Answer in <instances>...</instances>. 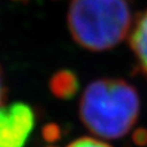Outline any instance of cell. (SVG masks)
Here are the masks:
<instances>
[{"instance_id":"10","label":"cell","mask_w":147,"mask_h":147,"mask_svg":"<svg viewBox=\"0 0 147 147\" xmlns=\"http://www.w3.org/2000/svg\"><path fill=\"white\" fill-rule=\"evenodd\" d=\"M14 1H21V3H24V1H27V0H14Z\"/></svg>"},{"instance_id":"7","label":"cell","mask_w":147,"mask_h":147,"mask_svg":"<svg viewBox=\"0 0 147 147\" xmlns=\"http://www.w3.org/2000/svg\"><path fill=\"white\" fill-rule=\"evenodd\" d=\"M42 136L48 142H55L60 138V129L57 124H48L44 126Z\"/></svg>"},{"instance_id":"9","label":"cell","mask_w":147,"mask_h":147,"mask_svg":"<svg viewBox=\"0 0 147 147\" xmlns=\"http://www.w3.org/2000/svg\"><path fill=\"white\" fill-rule=\"evenodd\" d=\"M5 98H6V89L3 82V78H1V71H0V108L3 107Z\"/></svg>"},{"instance_id":"6","label":"cell","mask_w":147,"mask_h":147,"mask_svg":"<svg viewBox=\"0 0 147 147\" xmlns=\"http://www.w3.org/2000/svg\"><path fill=\"white\" fill-rule=\"evenodd\" d=\"M67 147H111V146L103 142V141L89 138V137H84V138L74 140Z\"/></svg>"},{"instance_id":"2","label":"cell","mask_w":147,"mask_h":147,"mask_svg":"<svg viewBox=\"0 0 147 147\" xmlns=\"http://www.w3.org/2000/svg\"><path fill=\"white\" fill-rule=\"evenodd\" d=\"M131 22L127 0H72L67 15L72 37L90 51L116 47L129 34Z\"/></svg>"},{"instance_id":"4","label":"cell","mask_w":147,"mask_h":147,"mask_svg":"<svg viewBox=\"0 0 147 147\" xmlns=\"http://www.w3.org/2000/svg\"><path fill=\"white\" fill-rule=\"evenodd\" d=\"M130 47L138 60L139 68L147 77V11L137 18L130 36Z\"/></svg>"},{"instance_id":"8","label":"cell","mask_w":147,"mask_h":147,"mask_svg":"<svg viewBox=\"0 0 147 147\" xmlns=\"http://www.w3.org/2000/svg\"><path fill=\"white\" fill-rule=\"evenodd\" d=\"M132 139L134 141V144L139 145V146H145L147 145V130L146 129H138L134 131Z\"/></svg>"},{"instance_id":"1","label":"cell","mask_w":147,"mask_h":147,"mask_svg":"<svg viewBox=\"0 0 147 147\" xmlns=\"http://www.w3.org/2000/svg\"><path fill=\"white\" fill-rule=\"evenodd\" d=\"M139 109V96L132 85L119 79H100L82 94L80 118L95 136L117 139L134 125Z\"/></svg>"},{"instance_id":"3","label":"cell","mask_w":147,"mask_h":147,"mask_svg":"<svg viewBox=\"0 0 147 147\" xmlns=\"http://www.w3.org/2000/svg\"><path fill=\"white\" fill-rule=\"evenodd\" d=\"M35 125L32 109L21 102L0 108V147H23Z\"/></svg>"},{"instance_id":"5","label":"cell","mask_w":147,"mask_h":147,"mask_svg":"<svg viewBox=\"0 0 147 147\" xmlns=\"http://www.w3.org/2000/svg\"><path fill=\"white\" fill-rule=\"evenodd\" d=\"M80 88L78 77L68 69H61L50 79V90L52 95L61 100H69L74 97Z\"/></svg>"}]
</instances>
